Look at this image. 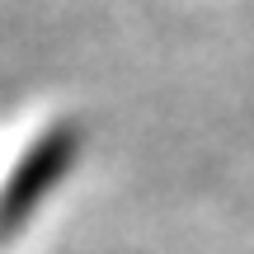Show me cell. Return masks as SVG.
Wrapping results in <instances>:
<instances>
[{"mask_svg":"<svg viewBox=\"0 0 254 254\" xmlns=\"http://www.w3.org/2000/svg\"><path fill=\"white\" fill-rule=\"evenodd\" d=\"M66 160H71L66 141L33 146V155L24 160V170L14 174V189H9V226H19V221H24V212H28V198H43V193L52 189V179L66 170Z\"/></svg>","mask_w":254,"mask_h":254,"instance_id":"6da1fadb","label":"cell"}]
</instances>
